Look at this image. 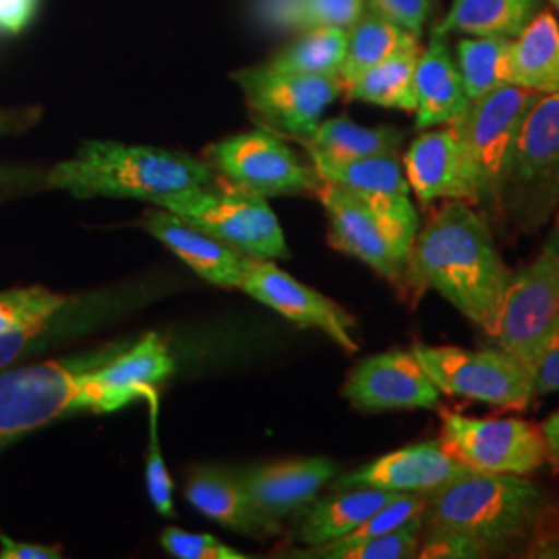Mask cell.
<instances>
[{"label": "cell", "instance_id": "obj_1", "mask_svg": "<svg viewBox=\"0 0 559 559\" xmlns=\"http://www.w3.org/2000/svg\"><path fill=\"white\" fill-rule=\"evenodd\" d=\"M510 270L501 260L487 214L466 201H448L419 228L402 288L408 299L436 290L491 336Z\"/></svg>", "mask_w": 559, "mask_h": 559}, {"label": "cell", "instance_id": "obj_3", "mask_svg": "<svg viewBox=\"0 0 559 559\" xmlns=\"http://www.w3.org/2000/svg\"><path fill=\"white\" fill-rule=\"evenodd\" d=\"M214 168L180 152L117 141H85L71 160L60 162L46 177L48 189L73 198H124L158 203L187 189L214 182Z\"/></svg>", "mask_w": 559, "mask_h": 559}, {"label": "cell", "instance_id": "obj_16", "mask_svg": "<svg viewBox=\"0 0 559 559\" xmlns=\"http://www.w3.org/2000/svg\"><path fill=\"white\" fill-rule=\"evenodd\" d=\"M342 396L362 413L438 408L441 392L413 350L367 357L344 381Z\"/></svg>", "mask_w": 559, "mask_h": 559}, {"label": "cell", "instance_id": "obj_18", "mask_svg": "<svg viewBox=\"0 0 559 559\" xmlns=\"http://www.w3.org/2000/svg\"><path fill=\"white\" fill-rule=\"evenodd\" d=\"M473 468L450 454L440 440L420 441L380 456L330 483L332 489L376 487L392 493H433Z\"/></svg>", "mask_w": 559, "mask_h": 559}, {"label": "cell", "instance_id": "obj_23", "mask_svg": "<svg viewBox=\"0 0 559 559\" xmlns=\"http://www.w3.org/2000/svg\"><path fill=\"white\" fill-rule=\"evenodd\" d=\"M185 498L203 516L218 522L224 528L255 539L274 535L272 528L255 512L233 471H222L214 466L193 471L185 485Z\"/></svg>", "mask_w": 559, "mask_h": 559}, {"label": "cell", "instance_id": "obj_2", "mask_svg": "<svg viewBox=\"0 0 559 559\" xmlns=\"http://www.w3.org/2000/svg\"><path fill=\"white\" fill-rule=\"evenodd\" d=\"M131 340L80 357L46 360L0 373V448L78 413H115L141 400L133 390L102 383L96 369Z\"/></svg>", "mask_w": 559, "mask_h": 559}, {"label": "cell", "instance_id": "obj_48", "mask_svg": "<svg viewBox=\"0 0 559 559\" xmlns=\"http://www.w3.org/2000/svg\"><path fill=\"white\" fill-rule=\"evenodd\" d=\"M551 4H554V7H556V11H558V15H559V0H551Z\"/></svg>", "mask_w": 559, "mask_h": 559}, {"label": "cell", "instance_id": "obj_36", "mask_svg": "<svg viewBox=\"0 0 559 559\" xmlns=\"http://www.w3.org/2000/svg\"><path fill=\"white\" fill-rule=\"evenodd\" d=\"M73 299V295L52 293L44 286H27L0 293V338L17 330L25 321L59 309Z\"/></svg>", "mask_w": 559, "mask_h": 559}, {"label": "cell", "instance_id": "obj_27", "mask_svg": "<svg viewBox=\"0 0 559 559\" xmlns=\"http://www.w3.org/2000/svg\"><path fill=\"white\" fill-rule=\"evenodd\" d=\"M406 133L399 127H362L346 117L323 120L302 143L311 160H357L399 154Z\"/></svg>", "mask_w": 559, "mask_h": 559}, {"label": "cell", "instance_id": "obj_19", "mask_svg": "<svg viewBox=\"0 0 559 559\" xmlns=\"http://www.w3.org/2000/svg\"><path fill=\"white\" fill-rule=\"evenodd\" d=\"M404 175L423 205L433 201H466L479 205V193L459 135L450 124L427 129L404 154Z\"/></svg>", "mask_w": 559, "mask_h": 559}, {"label": "cell", "instance_id": "obj_9", "mask_svg": "<svg viewBox=\"0 0 559 559\" xmlns=\"http://www.w3.org/2000/svg\"><path fill=\"white\" fill-rule=\"evenodd\" d=\"M411 350L438 390L448 396L477 400L508 411H524L535 399L533 376L498 348L468 350L415 344Z\"/></svg>", "mask_w": 559, "mask_h": 559}, {"label": "cell", "instance_id": "obj_45", "mask_svg": "<svg viewBox=\"0 0 559 559\" xmlns=\"http://www.w3.org/2000/svg\"><path fill=\"white\" fill-rule=\"evenodd\" d=\"M34 119H36V112H27V110H0V135L17 133L21 129H25Z\"/></svg>", "mask_w": 559, "mask_h": 559}, {"label": "cell", "instance_id": "obj_10", "mask_svg": "<svg viewBox=\"0 0 559 559\" xmlns=\"http://www.w3.org/2000/svg\"><path fill=\"white\" fill-rule=\"evenodd\" d=\"M207 158L233 189L260 198L316 195L323 182L313 164H305L270 131L218 141L207 150Z\"/></svg>", "mask_w": 559, "mask_h": 559}, {"label": "cell", "instance_id": "obj_15", "mask_svg": "<svg viewBox=\"0 0 559 559\" xmlns=\"http://www.w3.org/2000/svg\"><path fill=\"white\" fill-rule=\"evenodd\" d=\"M323 182L342 187L367 201L400 239L413 247L419 233V212L411 201V185L399 154H380L357 160H311Z\"/></svg>", "mask_w": 559, "mask_h": 559}, {"label": "cell", "instance_id": "obj_24", "mask_svg": "<svg viewBox=\"0 0 559 559\" xmlns=\"http://www.w3.org/2000/svg\"><path fill=\"white\" fill-rule=\"evenodd\" d=\"M396 496L399 493L376 487H344L334 489V493L325 498L318 496L297 514L299 526L295 537L307 547L332 543L355 531Z\"/></svg>", "mask_w": 559, "mask_h": 559}, {"label": "cell", "instance_id": "obj_32", "mask_svg": "<svg viewBox=\"0 0 559 559\" xmlns=\"http://www.w3.org/2000/svg\"><path fill=\"white\" fill-rule=\"evenodd\" d=\"M510 38H471L456 46V62L468 100H477L493 90L510 85Z\"/></svg>", "mask_w": 559, "mask_h": 559}, {"label": "cell", "instance_id": "obj_7", "mask_svg": "<svg viewBox=\"0 0 559 559\" xmlns=\"http://www.w3.org/2000/svg\"><path fill=\"white\" fill-rule=\"evenodd\" d=\"M558 328L559 251L545 245L537 260L510 274L489 338L533 376Z\"/></svg>", "mask_w": 559, "mask_h": 559}, {"label": "cell", "instance_id": "obj_34", "mask_svg": "<svg viewBox=\"0 0 559 559\" xmlns=\"http://www.w3.org/2000/svg\"><path fill=\"white\" fill-rule=\"evenodd\" d=\"M147 411H150V438H147V454H145V480H147V493L152 506L162 516L175 514V501H173V479L168 475L166 462L162 456L160 431H158V417H160V394L158 388L145 394Z\"/></svg>", "mask_w": 559, "mask_h": 559}, {"label": "cell", "instance_id": "obj_11", "mask_svg": "<svg viewBox=\"0 0 559 559\" xmlns=\"http://www.w3.org/2000/svg\"><path fill=\"white\" fill-rule=\"evenodd\" d=\"M440 441L477 473L528 477L545 464L540 427L528 420L479 419L448 411L443 413Z\"/></svg>", "mask_w": 559, "mask_h": 559}, {"label": "cell", "instance_id": "obj_22", "mask_svg": "<svg viewBox=\"0 0 559 559\" xmlns=\"http://www.w3.org/2000/svg\"><path fill=\"white\" fill-rule=\"evenodd\" d=\"M415 127L427 131L450 124L468 106L459 62L440 36H431L429 46L420 50L415 69Z\"/></svg>", "mask_w": 559, "mask_h": 559}, {"label": "cell", "instance_id": "obj_4", "mask_svg": "<svg viewBox=\"0 0 559 559\" xmlns=\"http://www.w3.org/2000/svg\"><path fill=\"white\" fill-rule=\"evenodd\" d=\"M547 506V493L526 477L471 471L427 493L423 526L466 535L493 556L531 539Z\"/></svg>", "mask_w": 559, "mask_h": 559}, {"label": "cell", "instance_id": "obj_40", "mask_svg": "<svg viewBox=\"0 0 559 559\" xmlns=\"http://www.w3.org/2000/svg\"><path fill=\"white\" fill-rule=\"evenodd\" d=\"M433 0H367V9L380 13L381 17L399 23L406 32L419 36L425 21L431 13Z\"/></svg>", "mask_w": 559, "mask_h": 559}, {"label": "cell", "instance_id": "obj_41", "mask_svg": "<svg viewBox=\"0 0 559 559\" xmlns=\"http://www.w3.org/2000/svg\"><path fill=\"white\" fill-rule=\"evenodd\" d=\"M535 396L559 392V328L533 373Z\"/></svg>", "mask_w": 559, "mask_h": 559}, {"label": "cell", "instance_id": "obj_8", "mask_svg": "<svg viewBox=\"0 0 559 559\" xmlns=\"http://www.w3.org/2000/svg\"><path fill=\"white\" fill-rule=\"evenodd\" d=\"M160 207L222 240L245 258L265 261L290 258L278 216L260 195L233 187L228 191L198 187L166 198Z\"/></svg>", "mask_w": 559, "mask_h": 559}, {"label": "cell", "instance_id": "obj_28", "mask_svg": "<svg viewBox=\"0 0 559 559\" xmlns=\"http://www.w3.org/2000/svg\"><path fill=\"white\" fill-rule=\"evenodd\" d=\"M175 371L170 348L158 334L129 342L96 369L102 383L120 390H133L145 399L147 392L158 388Z\"/></svg>", "mask_w": 559, "mask_h": 559}, {"label": "cell", "instance_id": "obj_31", "mask_svg": "<svg viewBox=\"0 0 559 559\" xmlns=\"http://www.w3.org/2000/svg\"><path fill=\"white\" fill-rule=\"evenodd\" d=\"M305 34L286 46L265 67L282 73L340 78L346 57L348 29L344 27H309Z\"/></svg>", "mask_w": 559, "mask_h": 559}, {"label": "cell", "instance_id": "obj_35", "mask_svg": "<svg viewBox=\"0 0 559 559\" xmlns=\"http://www.w3.org/2000/svg\"><path fill=\"white\" fill-rule=\"evenodd\" d=\"M423 519L404 524L399 531L360 540L350 547L325 554L323 559H411L419 551Z\"/></svg>", "mask_w": 559, "mask_h": 559}, {"label": "cell", "instance_id": "obj_38", "mask_svg": "<svg viewBox=\"0 0 559 559\" xmlns=\"http://www.w3.org/2000/svg\"><path fill=\"white\" fill-rule=\"evenodd\" d=\"M162 547L179 559H245L249 556L240 554L235 547L222 543L214 535L189 533L182 528L168 526L162 531Z\"/></svg>", "mask_w": 559, "mask_h": 559}, {"label": "cell", "instance_id": "obj_39", "mask_svg": "<svg viewBox=\"0 0 559 559\" xmlns=\"http://www.w3.org/2000/svg\"><path fill=\"white\" fill-rule=\"evenodd\" d=\"M417 558L425 559H480L489 558L487 549L466 535L445 528L423 526Z\"/></svg>", "mask_w": 559, "mask_h": 559}, {"label": "cell", "instance_id": "obj_37", "mask_svg": "<svg viewBox=\"0 0 559 559\" xmlns=\"http://www.w3.org/2000/svg\"><path fill=\"white\" fill-rule=\"evenodd\" d=\"M367 11V0H297L299 29L353 27Z\"/></svg>", "mask_w": 559, "mask_h": 559}, {"label": "cell", "instance_id": "obj_14", "mask_svg": "<svg viewBox=\"0 0 559 559\" xmlns=\"http://www.w3.org/2000/svg\"><path fill=\"white\" fill-rule=\"evenodd\" d=\"M240 290L297 325L321 330L344 350H359V342L353 336L355 318L316 288L282 272L274 261L245 258Z\"/></svg>", "mask_w": 559, "mask_h": 559}, {"label": "cell", "instance_id": "obj_25", "mask_svg": "<svg viewBox=\"0 0 559 559\" xmlns=\"http://www.w3.org/2000/svg\"><path fill=\"white\" fill-rule=\"evenodd\" d=\"M510 85L535 94L559 92V23L543 9L512 40Z\"/></svg>", "mask_w": 559, "mask_h": 559}, {"label": "cell", "instance_id": "obj_47", "mask_svg": "<svg viewBox=\"0 0 559 559\" xmlns=\"http://www.w3.org/2000/svg\"><path fill=\"white\" fill-rule=\"evenodd\" d=\"M547 247H551V249L559 251V216L558 224H556V230L551 233V237H549V240H547Z\"/></svg>", "mask_w": 559, "mask_h": 559}, {"label": "cell", "instance_id": "obj_5", "mask_svg": "<svg viewBox=\"0 0 559 559\" xmlns=\"http://www.w3.org/2000/svg\"><path fill=\"white\" fill-rule=\"evenodd\" d=\"M559 207V92L539 94L520 124L501 195V218L535 233Z\"/></svg>", "mask_w": 559, "mask_h": 559}, {"label": "cell", "instance_id": "obj_42", "mask_svg": "<svg viewBox=\"0 0 559 559\" xmlns=\"http://www.w3.org/2000/svg\"><path fill=\"white\" fill-rule=\"evenodd\" d=\"M62 558L60 545H40V543H21L9 535H0V559H59Z\"/></svg>", "mask_w": 559, "mask_h": 559}, {"label": "cell", "instance_id": "obj_43", "mask_svg": "<svg viewBox=\"0 0 559 559\" xmlns=\"http://www.w3.org/2000/svg\"><path fill=\"white\" fill-rule=\"evenodd\" d=\"M38 0H0V29L17 34L32 21Z\"/></svg>", "mask_w": 559, "mask_h": 559}, {"label": "cell", "instance_id": "obj_12", "mask_svg": "<svg viewBox=\"0 0 559 559\" xmlns=\"http://www.w3.org/2000/svg\"><path fill=\"white\" fill-rule=\"evenodd\" d=\"M235 80L261 122L297 140L309 138L318 129L323 112L344 92L340 78L282 73L265 64L239 71Z\"/></svg>", "mask_w": 559, "mask_h": 559}, {"label": "cell", "instance_id": "obj_17", "mask_svg": "<svg viewBox=\"0 0 559 559\" xmlns=\"http://www.w3.org/2000/svg\"><path fill=\"white\" fill-rule=\"evenodd\" d=\"M338 473V464L325 456L280 460L233 471L255 512L274 535L280 533L282 520L302 512Z\"/></svg>", "mask_w": 559, "mask_h": 559}, {"label": "cell", "instance_id": "obj_13", "mask_svg": "<svg viewBox=\"0 0 559 559\" xmlns=\"http://www.w3.org/2000/svg\"><path fill=\"white\" fill-rule=\"evenodd\" d=\"M316 195L330 222L328 242L402 288L411 245L400 239L394 228L355 193L332 182H321Z\"/></svg>", "mask_w": 559, "mask_h": 559}, {"label": "cell", "instance_id": "obj_46", "mask_svg": "<svg viewBox=\"0 0 559 559\" xmlns=\"http://www.w3.org/2000/svg\"><path fill=\"white\" fill-rule=\"evenodd\" d=\"M29 177V173L25 170H13V168H0V187H9V185H21Z\"/></svg>", "mask_w": 559, "mask_h": 559}, {"label": "cell", "instance_id": "obj_33", "mask_svg": "<svg viewBox=\"0 0 559 559\" xmlns=\"http://www.w3.org/2000/svg\"><path fill=\"white\" fill-rule=\"evenodd\" d=\"M425 506H427V496L425 493H399L392 501H388L385 506H381L380 510L365 520L355 531H350L348 535L340 537V539L318 545V547H307L302 551H295L293 558H321L330 551L350 547L360 540L371 539V537H380L385 533L399 531L404 524L415 522L423 519L425 514Z\"/></svg>", "mask_w": 559, "mask_h": 559}, {"label": "cell", "instance_id": "obj_29", "mask_svg": "<svg viewBox=\"0 0 559 559\" xmlns=\"http://www.w3.org/2000/svg\"><path fill=\"white\" fill-rule=\"evenodd\" d=\"M417 48H420L419 36L367 9L362 17L353 27H348V44L340 69V80L348 83L383 60Z\"/></svg>", "mask_w": 559, "mask_h": 559}, {"label": "cell", "instance_id": "obj_30", "mask_svg": "<svg viewBox=\"0 0 559 559\" xmlns=\"http://www.w3.org/2000/svg\"><path fill=\"white\" fill-rule=\"evenodd\" d=\"M420 48L404 50L380 64L367 69L348 83H344V94L350 100L373 104L381 108L415 112L417 94H415V69Z\"/></svg>", "mask_w": 559, "mask_h": 559}, {"label": "cell", "instance_id": "obj_6", "mask_svg": "<svg viewBox=\"0 0 559 559\" xmlns=\"http://www.w3.org/2000/svg\"><path fill=\"white\" fill-rule=\"evenodd\" d=\"M537 96L519 85H503L468 102L459 119L450 122L473 173L479 193L477 207L487 216L501 218V195L520 124Z\"/></svg>", "mask_w": 559, "mask_h": 559}, {"label": "cell", "instance_id": "obj_26", "mask_svg": "<svg viewBox=\"0 0 559 559\" xmlns=\"http://www.w3.org/2000/svg\"><path fill=\"white\" fill-rule=\"evenodd\" d=\"M539 11V0H454L431 36L514 40Z\"/></svg>", "mask_w": 559, "mask_h": 559}, {"label": "cell", "instance_id": "obj_20", "mask_svg": "<svg viewBox=\"0 0 559 559\" xmlns=\"http://www.w3.org/2000/svg\"><path fill=\"white\" fill-rule=\"evenodd\" d=\"M141 224L205 282L221 288H240L245 255L239 251L160 205L158 210H147Z\"/></svg>", "mask_w": 559, "mask_h": 559}, {"label": "cell", "instance_id": "obj_44", "mask_svg": "<svg viewBox=\"0 0 559 559\" xmlns=\"http://www.w3.org/2000/svg\"><path fill=\"white\" fill-rule=\"evenodd\" d=\"M545 443V462L559 475V411H556L540 427Z\"/></svg>", "mask_w": 559, "mask_h": 559}, {"label": "cell", "instance_id": "obj_21", "mask_svg": "<svg viewBox=\"0 0 559 559\" xmlns=\"http://www.w3.org/2000/svg\"><path fill=\"white\" fill-rule=\"evenodd\" d=\"M120 302L122 299H112L110 293L73 295V299L59 309L25 321L17 330L0 338V371L23 357L40 353L94 328Z\"/></svg>", "mask_w": 559, "mask_h": 559}]
</instances>
